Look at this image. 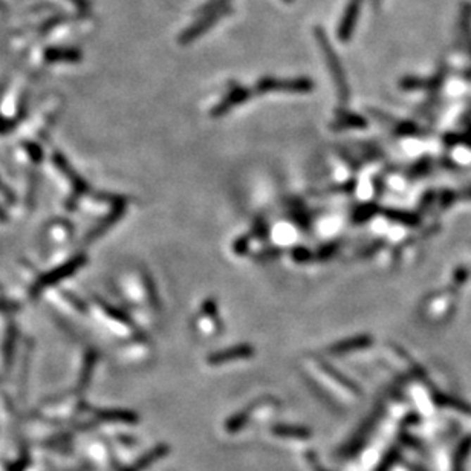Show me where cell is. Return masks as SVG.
I'll return each mask as SVG.
<instances>
[{
	"label": "cell",
	"mask_w": 471,
	"mask_h": 471,
	"mask_svg": "<svg viewBox=\"0 0 471 471\" xmlns=\"http://www.w3.org/2000/svg\"><path fill=\"white\" fill-rule=\"evenodd\" d=\"M314 34H315V40L318 43V46H320V49H322L323 56L326 58V63L329 66V70H331V73H332V75L335 78V83H337V86H339V94L341 96V100H344V99L348 100V95H349L348 83H346V77H344V73H343V69H341L340 60H339V57H337L331 42H329L326 32L322 28H320V26H317Z\"/></svg>",
	"instance_id": "6da1fadb"
},
{
	"label": "cell",
	"mask_w": 471,
	"mask_h": 471,
	"mask_svg": "<svg viewBox=\"0 0 471 471\" xmlns=\"http://www.w3.org/2000/svg\"><path fill=\"white\" fill-rule=\"evenodd\" d=\"M313 89V82L308 78L296 80H279V78H262L257 83V91L265 92H309Z\"/></svg>",
	"instance_id": "7a4b0ae2"
},
{
	"label": "cell",
	"mask_w": 471,
	"mask_h": 471,
	"mask_svg": "<svg viewBox=\"0 0 471 471\" xmlns=\"http://www.w3.org/2000/svg\"><path fill=\"white\" fill-rule=\"evenodd\" d=\"M230 13H231V8L225 6V8H222V10L213 11V13H208V14H203L198 22H194L190 26V28H187L181 34L180 43L181 44H190V43H193L198 37H201V35H203L207 31H210L213 28V26H215L220 19H224V17L227 14H230Z\"/></svg>",
	"instance_id": "3957f363"
},
{
	"label": "cell",
	"mask_w": 471,
	"mask_h": 471,
	"mask_svg": "<svg viewBox=\"0 0 471 471\" xmlns=\"http://www.w3.org/2000/svg\"><path fill=\"white\" fill-rule=\"evenodd\" d=\"M83 262H84V260H83V257H77V259H73V262H69L68 265L60 266V268L56 270L54 272L43 275L42 279H39L37 282H35L34 289H32V294H37V292H40L42 289L51 287L52 283H56V282H58V280H61V279L69 277L70 274H73L75 270H78L80 266L83 265Z\"/></svg>",
	"instance_id": "277c9868"
},
{
	"label": "cell",
	"mask_w": 471,
	"mask_h": 471,
	"mask_svg": "<svg viewBox=\"0 0 471 471\" xmlns=\"http://www.w3.org/2000/svg\"><path fill=\"white\" fill-rule=\"evenodd\" d=\"M361 5H363V0H349L348 6H346L344 14L341 17V22L339 25V39L341 42H349L351 35L355 30V25H357V20H358Z\"/></svg>",
	"instance_id": "5b68a950"
},
{
	"label": "cell",
	"mask_w": 471,
	"mask_h": 471,
	"mask_svg": "<svg viewBox=\"0 0 471 471\" xmlns=\"http://www.w3.org/2000/svg\"><path fill=\"white\" fill-rule=\"evenodd\" d=\"M248 96H250V91H248V89H245V87L231 89L230 94L227 95V99L222 101L215 111H213V115H215V117H218V115H224L231 108H234V106L244 103L248 99Z\"/></svg>",
	"instance_id": "8992f818"
},
{
	"label": "cell",
	"mask_w": 471,
	"mask_h": 471,
	"mask_svg": "<svg viewBox=\"0 0 471 471\" xmlns=\"http://www.w3.org/2000/svg\"><path fill=\"white\" fill-rule=\"evenodd\" d=\"M228 2H230V0H208V2L201 8V10H198V14L203 15V14L222 10V8H225L228 5Z\"/></svg>",
	"instance_id": "52a82bcc"
},
{
	"label": "cell",
	"mask_w": 471,
	"mask_h": 471,
	"mask_svg": "<svg viewBox=\"0 0 471 471\" xmlns=\"http://www.w3.org/2000/svg\"><path fill=\"white\" fill-rule=\"evenodd\" d=\"M2 220L5 222V220H6V216H5V213H4L2 210H0V222H2Z\"/></svg>",
	"instance_id": "ba28073f"
},
{
	"label": "cell",
	"mask_w": 471,
	"mask_h": 471,
	"mask_svg": "<svg viewBox=\"0 0 471 471\" xmlns=\"http://www.w3.org/2000/svg\"><path fill=\"white\" fill-rule=\"evenodd\" d=\"M375 2H378V0H375Z\"/></svg>",
	"instance_id": "9c48e42d"
},
{
	"label": "cell",
	"mask_w": 471,
	"mask_h": 471,
	"mask_svg": "<svg viewBox=\"0 0 471 471\" xmlns=\"http://www.w3.org/2000/svg\"><path fill=\"white\" fill-rule=\"evenodd\" d=\"M288 2H291V0H288Z\"/></svg>",
	"instance_id": "30bf717a"
}]
</instances>
